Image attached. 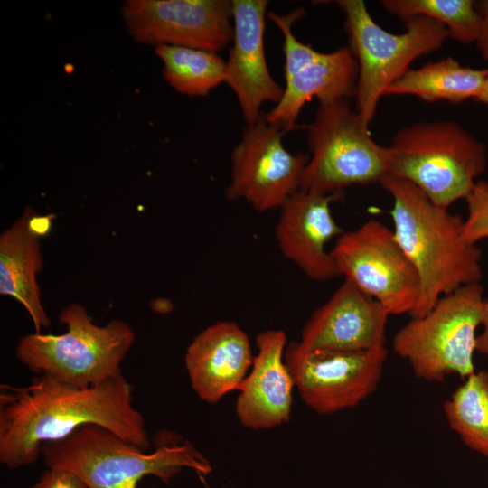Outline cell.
I'll list each match as a JSON object with an SVG mask.
<instances>
[{
	"mask_svg": "<svg viewBox=\"0 0 488 488\" xmlns=\"http://www.w3.org/2000/svg\"><path fill=\"white\" fill-rule=\"evenodd\" d=\"M256 345L258 352L251 371L238 389L235 406L240 423L254 430L275 427L289 420L295 387L284 359L287 345L284 331L259 333Z\"/></svg>",
	"mask_w": 488,
	"mask_h": 488,
	"instance_id": "obj_17",
	"label": "cell"
},
{
	"mask_svg": "<svg viewBox=\"0 0 488 488\" xmlns=\"http://www.w3.org/2000/svg\"><path fill=\"white\" fill-rule=\"evenodd\" d=\"M267 0H232L233 38L225 83L234 92L246 124L256 122L266 102L275 105L284 88L272 77L265 53Z\"/></svg>",
	"mask_w": 488,
	"mask_h": 488,
	"instance_id": "obj_14",
	"label": "cell"
},
{
	"mask_svg": "<svg viewBox=\"0 0 488 488\" xmlns=\"http://www.w3.org/2000/svg\"><path fill=\"white\" fill-rule=\"evenodd\" d=\"M485 299L480 283L443 296L426 314L411 318L394 335V352L414 375L443 382L451 375L466 379L475 372L473 355Z\"/></svg>",
	"mask_w": 488,
	"mask_h": 488,
	"instance_id": "obj_6",
	"label": "cell"
},
{
	"mask_svg": "<svg viewBox=\"0 0 488 488\" xmlns=\"http://www.w3.org/2000/svg\"><path fill=\"white\" fill-rule=\"evenodd\" d=\"M348 45L358 65L355 109L370 124L380 99L411 62L441 48L449 36L441 23L424 16L405 21L406 31L391 33L371 16L364 1L339 0Z\"/></svg>",
	"mask_w": 488,
	"mask_h": 488,
	"instance_id": "obj_7",
	"label": "cell"
},
{
	"mask_svg": "<svg viewBox=\"0 0 488 488\" xmlns=\"http://www.w3.org/2000/svg\"><path fill=\"white\" fill-rule=\"evenodd\" d=\"M477 100L488 105V69H487V74L485 78L484 88H483V93Z\"/></svg>",
	"mask_w": 488,
	"mask_h": 488,
	"instance_id": "obj_28",
	"label": "cell"
},
{
	"mask_svg": "<svg viewBox=\"0 0 488 488\" xmlns=\"http://www.w3.org/2000/svg\"><path fill=\"white\" fill-rule=\"evenodd\" d=\"M388 311L348 280L314 311L297 344L305 350L361 351L385 346Z\"/></svg>",
	"mask_w": 488,
	"mask_h": 488,
	"instance_id": "obj_15",
	"label": "cell"
},
{
	"mask_svg": "<svg viewBox=\"0 0 488 488\" xmlns=\"http://www.w3.org/2000/svg\"><path fill=\"white\" fill-rule=\"evenodd\" d=\"M330 253L339 275L377 300L389 315L412 314L419 278L393 230L377 220L366 221L341 234Z\"/></svg>",
	"mask_w": 488,
	"mask_h": 488,
	"instance_id": "obj_9",
	"label": "cell"
},
{
	"mask_svg": "<svg viewBox=\"0 0 488 488\" xmlns=\"http://www.w3.org/2000/svg\"><path fill=\"white\" fill-rule=\"evenodd\" d=\"M380 184L393 199L394 235L419 278L411 318L426 314L443 296L480 283L481 250L465 239L464 220L404 179L387 175Z\"/></svg>",
	"mask_w": 488,
	"mask_h": 488,
	"instance_id": "obj_2",
	"label": "cell"
},
{
	"mask_svg": "<svg viewBox=\"0 0 488 488\" xmlns=\"http://www.w3.org/2000/svg\"><path fill=\"white\" fill-rule=\"evenodd\" d=\"M284 134L267 121L266 114L247 124L231 153L228 200H244L255 210L267 211L280 209L300 191L309 155L289 152Z\"/></svg>",
	"mask_w": 488,
	"mask_h": 488,
	"instance_id": "obj_12",
	"label": "cell"
},
{
	"mask_svg": "<svg viewBox=\"0 0 488 488\" xmlns=\"http://www.w3.org/2000/svg\"><path fill=\"white\" fill-rule=\"evenodd\" d=\"M155 53L164 79L182 94L204 97L225 83L226 61L216 52L161 44Z\"/></svg>",
	"mask_w": 488,
	"mask_h": 488,
	"instance_id": "obj_21",
	"label": "cell"
},
{
	"mask_svg": "<svg viewBox=\"0 0 488 488\" xmlns=\"http://www.w3.org/2000/svg\"><path fill=\"white\" fill-rule=\"evenodd\" d=\"M34 211L23 215L0 235V294L14 298L31 316L35 333L50 325L42 303L37 275L42 267L40 239L33 223Z\"/></svg>",
	"mask_w": 488,
	"mask_h": 488,
	"instance_id": "obj_19",
	"label": "cell"
},
{
	"mask_svg": "<svg viewBox=\"0 0 488 488\" xmlns=\"http://www.w3.org/2000/svg\"><path fill=\"white\" fill-rule=\"evenodd\" d=\"M450 428L465 446L488 457V372L465 379L443 406Z\"/></svg>",
	"mask_w": 488,
	"mask_h": 488,
	"instance_id": "obj_22",
	"label": "cell"
},
{
	"mask_svg": "<svg viewBox=\"0 0 488 488\" xmlns=\"http://www.w3.org/2000/svg\"><path fill=\"white\" fill-rule=\"evenodd\" d=\"M307 144L300 191L341 193L349 186L380 183L388 175V147L372 139L349 99L319 102L307 126Z\"/></svg>",
	"mask_w": 488,
	"mask_h": 488,
	"instance_id": "obj_8",
	"label": "cell"
},
{
	"mask_svg": "<svg viewBox=\"0 0 488 488\" xmlns=\"http://www.w3.org/2000/svg\"><path fill=\"white\" fill-rule=\"evenodd\" d=\"M388 358L386 346L361 351L305 350L291 342L285 362L304 402L333 414L358 406L377 389Z\"/></svg>",
	"mask_w": 488,
	"mask_h": 488,
	"instance_id": "obj_11",
	"label": "cell"
},
{
	"mask_svg": "<svg viewBox=\"0 0 488 488\" xmlns=\"http://www.w3.org/2000/svg\"><path fill=\"white\" fill-rule=\"evenodd\" d=\"M341 193L299 191L279 209L275 238L283 256L314 281L339 275L327 243L344 230L334 220L331 203Z\"/></svg>",
	"mask_w": 488,
	"mask_h": 488,
	"instance_id": "obj_16",
	"label": "cell"
},
{
	"mask_svg": "<svg viewBox=\"0 0 488 488\" xmlns=\"http://www.w3.org/2000/svg\"><path fill=\"white\" fill-rule=\"evenodd\" d=\"M465 200L467 217L464 220V237L468 242L476 244L488 238V183L476 182Z\"/></svg>",
	"mask_w": 488,
	"mask_h": 488,
	"instance_id": "obj_24",
	"label": "cell"
},
{
	"mask_svg": "<svg viewBox=\"0 0 488 488\" xmlns=\"http://www.w3.org/2000/svg\"><path fill=\"white\" fill-rule=\"evenodd\" d=\"M486 164L483 144L454 121L405 127L388 147V175L413 183L447 209L469 195Z\"/></svg>",
	"mask_w": 488,
	"mask_h": 488,
	"instance_id": "obj_4",
	"label": "cell"
},
{
	"mask_svg": "<svg viewBox=\"0 0 488 488\" xmlns=\"http://www.w3.org/2000/svg\"><path fill=\"white\" fill-rule=\"evenodd\" d=\"M487 70L464 67L453 58L409 69L394 81L385 95H413L427 102L439 100L459 104L478 99L484 88Z\"/></svg>",
	"mask_w": 488,
	"mask_h": 488,
	"instance_id": "obj_20",
	"label": "cell"
},
{
	"mask_svg": "<svg viewBox=\"0 0 488 488\" xmlns=\"http://www.w3.org/2000/svg\"><path fill=\"white\" fill-rule=\"evenodd\" d=\"M0 462L10 469L34 464L42 445L86 425L104 427L144 451L149 440L132 389L122 374L77 388L40 374L23 387H0Z\"/></svg>",
	"mask_w": 488,
	"mask_h": 488,
	"instance_id": "obj_1",
	"label": "cell"
},
{
	"mask_svg": "<svg viewBox=\"0 0 488 488\" xmlns=\"http://www.w3.org/2000/svg\"><path fill=\"white\" fill-rule=\"evenodd\" d=\"M253 358L247 333L236 323L221 321L194 337L186 349L184 363L194 392L214 404L239 389Z\"/></svg>",
	"mask_w": 488,
	"mask_h": 488,
	"instance_id": "obj_18",
	"label": "cell"
},
{
	"mask_svg": "<svg viewBox=\"0 0 488 488\" xmlns=\"http://www.w3.org/2000/svg\"><path fill=\"white\" fill-rule=\"evenodd\" d=\"M381 5L402 21L424 16L443 24L451 38L461 42L477 41L481 16L471 0H383Z\"/></svg>",
	"mask_w": 488,
	"mask_h": 488,
	"instance_id": "obj_23",
	"label": "cell"
},
{
	"mask_svg": "<svg viewBox=\"0 0 488 488\" xmlns=\"http://www.w3.org/2000/svg\"><path fill=\"white\" fill-rule=\"evenodd\" d=\"M59 320L66 325L64 333H34L20 339L16 356L24 366L77 388L121 374V362L135 341L128 324L115 319L98 325L78 303L63 308Z\"/></svg>",
	"mask_w": 488,
	"mask_h": 488,
	"instance_id": "obj_5",
	"label": "cell"
},
{
	"mask_svg": "<svg viewBox=\"0 0 488 488\" xmlns=\"http://www.w3.org/2000/svg\"><path fill=\"white\" fill-rule=\"evenodd\" d=\"M127 26L142 42L219 52L232 42L231 1L128 0Z\"/></svg>",
	"mask_w": 488,
	"mask_h": 488,
	"instance_id": "obj_13",
	"label": "cell"
},
{
	"mask_svg": "<svg viewBox=\"0 0 488 488\" xmlns=\"http://www.w3.org/2000/svg\"><path fill=\"white\" fill-rule=\"evenodd\" d=\"M476 8L481 16V29L476 43L483 57L488 60V0L477 3Z\"/></svg>",
	"mask_w": 488,
	"mask_h": 488,
	"instance_id": "obj_26",
	"label": "cell"
},
{
	"mask_svg": "<svg viewBox=\"0 0 488 488\" xmlns=\"http://www.w3.org/2000/svg\"><path fill=\"white\" fill-rule=\"evenodd\" d=\"M32 488H89L76 474L61 468H48Z\"/></svg>",
	"mask_w": 488,
	"mask_h": 488,
	"instance_id": "obj_25",
	"label": "cell"
},
{
	"mask_svg": "<svg viewBox=\"0 0 488 488\" xmlns=\"http://www.w3.org/2000/svg\"><path fill=\"white\" fill-rule=\"evenodd\" d=\"M483 331L476 337L475 352L488 356V299H485L482 320Z\"/></svg>",
	"mask_w": 488,
	"mask_h": 488,
	"instance_id": "obj_27",
	"label": "cell"
},
{
	"mask_svg": "<svg viewBox=\"0 0 488 488\" xmlns=\"http://www.w3.org/2000/svg\"><path fill=\"white\" fill-rule=\"evenodd\" d=\"M304 14L303 8L287 14H267L284 37L286 86L282 98L266 114V118L285 133L296 128L302 108L313 98L326 102L349 99L356 93L358 65L347 46L332 52H320L296 37L293 26Z\"/></svg>",
	"mask_w": 488,
	"mask_h": 488,
	"instance_id": "obj_10",
	"label": "cell"
},
{
	"mask_svg": "<svg viewBox=\"0 0 488 488\" xmlns=\"http://www.w3.org/2000/svg\"><path fill=\"white\" fill-rule=\"evenodd\" d=\"M162 437L146 454L104 427L86 425L43 444L42 455L47 468L69 470L89 488H136L149 475L168 484L184 468L202 474L211 471L209 461L191 443Z\"/></svg>",
	"mask_w": 488,
	"mask_h": 488,
	"instance_id": "obj_3",
	"label": "cell"
}]
</instances>
